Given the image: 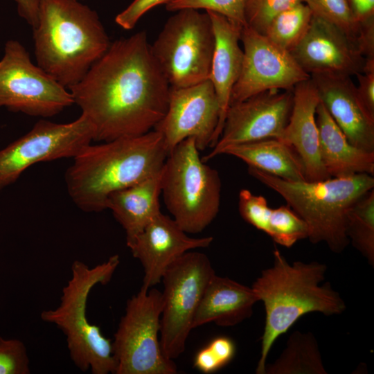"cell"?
Listing matches in <instances>:
<instances>
[{
	"label": "cell",
	"mask_w": 374,
	"mask_h": 374,
	"mask_svg": "<svg viewBox=\"0 0 374 374\" xmlns=\"http://www.w3.org/2000/svg\"><path fill=\"white\" fill-rule=\"evenodd\" d=\"M310 75L362 73L366 60L352 41L338 28L313 15L301 42L290 53Z\"/></svg>",
	"instance_id": "e0dca14e"
},
{
	"label": "cell",
	"mask_w": 374,
	"mask_h": 374,
	"mask_svg": "<svg viewBox=\"0 0 374 374\" xmlns=\"http://www.w3.org/2000/svg\"><path fill=\"white\" fill-rule=\"evenodd\" d=\"M220 118V106L209 79L185 87H170L168 105L154 130L163 138L168 153L188 138L199 151L211 147Z\"/></svg>",
	"instance_id": "9a60e30c"
},
{
	"label": "cell",
	"mask_w": 374,
	"mask_h": 374,
	"mask_svg": "<svg viewBox=\"0 0 374 374\" xmlns=\"http://www.w3.org/2000/svg\"><path fill=\"white\" fill-rule=\"evenodd\" d=\"M37 64L68 90L111 42L97 12L76 0H41L33 28Z\"/></svg>",
	"instance_id": "277c9868"
},
{
	"label": "cell",
	"mask_w": 374,
	"mask_h": 374,
	"mask_svg": "<svg viewBox=\"0 0 374 374\" xmlns=\"http://www.w3.org/2000/svg\"><path fill=\"white\" fill-rule=\"evenodd\" d=\"M119 263L117 254L93 267L80 260L73 261L71 276L62 288L60 305L40 314L42 321L54 324L66 336L69 356L82 372L90 370L93 374H115L112 342L98 326L89 322L87 305L93 287L108 283Z\"/></svg>",
	"instance_id": "8992f818"
},
{
	"label": "cell",
	"mask_w": 374,
	"mask_h": 374,
	"mask_svg": "<svg viewBox=\"0 0 374 374\" xmlns=\"http://www.w3.org/2000/svg\"><path fill=\"white\" fill-rule=\"evenodd\" d=\"M349 242L374 266V188L357 200L346 215Z\"/></svg>",
	"instance_id": "4316f807"
},
{
	"label": "cell",
	"mask_w": 374,
	"mask_h": 374,
	"mask_svg": "<svg viewBox=\"0 0 374 374\" xmlns=\"http://www.w3.org/2000/svg\"><path fill=\"white\" fill-rule=\"evenodd\" d=\"M92 141L93 127L82 114L67 123L39 121L25 135L0 150V190L15 182L31 166L73 159Z\"/></svg>",
	"instance_id": "7c38bea8"
},
{
	"label": "cell",
	"mask_w": 374,
	"mask_h": 374,
	"mask_svg": "<svg viewBox=\"0 0 374 374\" xmlns=\"http://www.w3.org/2000/svg\"><path fill=\"white\" fill-rule=\"evenodd\" d=\"M214 47L208 13L188 8L168 19L151 51L170 87H185L208 79Z\"/></svg>",
	"instance_id": "ba28073f"
},
{
	"label": "cell",
	"mask_w": 374,
	"mask_h": 374,
	"mask_svg": "<svg viewBox=\"0 0 374 374\" xmlns=\"http://www.w3.org/2000/svg\"><path fill=\"white\" fill-rule=\"evenodd\" d=\"M211 20L215 35V47L208 79L215 89L219 106L220 118L211 145L217 143L230 105L233 88L240 75L243 50L240 45L242 27L226 17L206 11Z\"/></svg>",
	"instance_id": "ffe728a7"
},
{
	"label": "cell",
	"mask_w": 374,
	"mask_h": 374,
	"mask_svg": "<svg viewBox=\"0 0 374 374\" xmlns=\"http://www.w3.org/2000/svg\"><path fill=\"white\" fill-rule=\"evenodd\" d=\"M213 240L212 236H188L172 218L161 212L126 244L143 267L141 287L149 290L161 282L165 271L175 260L192 249L208 247Z\"/></svg>",
	"instance_id": "2e32d148"
},
{
	"label": "cell",
	"mask_w": 374,
	"mask_h": 374,
	"mask_svg": "<svg viewBox=\"0 0 374 374\" xmlns=\"http://www.w3.org/2000/svg\"><path fill=\"white\" fill-rule=\"evenodd\" d=\"M161 170L140 182L112 193L108 197L107 209L111 210L114 218L124 229L126 244L161 213Z\"/></svg>",
	"instance_id": "603a6c76"
},
{
	"label": "cell",
	"mask_w": 374,
	"mask_h": 374,
	"mask_svg": "<svg viewBox=\"0 0 374 374\" xmlns=\"http://www.w3.org/2000/svg\"><path fill=\"white\" fill-rule=\"evenodd\" d=\"M258 299L251 287L215 274L208 283L193 321V329L213 322L234 326L249 318Z\"/></svg>",
	"instance_id": "44dd1931"
},
{
	"label": "cell",
	"mask_w": 374,
	"mask_h": 374,
	"mask_svg": "<svg viewBox=\"0 0 374 374\" xmlns=\"http://www.w3.org/2000/svg\"><path fill=\"white\" fill-rule=\"evenodd\" d=\"M248 172L282 196L305 221L308 238L312 243L324 242L337 253L342 252L350 242L346 231L348 209L374 188L373 176L364 173L316 181H293L252 167H248Z\"/></svg>",
	"instance_id": "5b68a950"
},
{
	"label": "cell",
	"mask_w": 374,
	"mask_h": 374,
	"mask_svg": "<svg viewBox=\"0 0 374 374\" xmlns=\"http://www.w3.org/2000/svg\"><path fill=\"white\" fill-rule=\"evenodd\" d=\"M312 17V12L306 3H298L276 15L268 24L263 35L291 53L307 33Z\"/></svg>",
	"instance_id": "484cf974"
},
{
	"label": "cell",
	"mask_w": 374,
	"mask_h": 374,
	"mask_svg": "<svg viewBox=\"0 0 374 374\" xmlns=\"http://www.w3.org/2000/svg\"><path fill=\"white\" fill-rule=\"evenodd\" d=\"M310 78L320 101L348 141L358 148L374 152V116L360 100L351 76L318 73Z\"/></svg>",
	"instance_id": "ac0fdd59"
},
{
	"label": "cell",
	"mask_w": 374,
	"mask_h": 374,
	"mask_svg": "<svg viewBox=\"0 0 374 374\" xmlns=\"http://www.w3.org/2000/svg\"><path fill=\"white\" fill-rule=\"evenodd\" d=\"M265 233L276 244L289 248L299 240L308 238V228L287 204L271 209Z\"/></svg>",
	"instance_id": "83f0119b"
},
{
	"label": "cell",
	"mask_w": 374,
	"mask_h": 374,
	"mask_svg": "<svg viewBox=\"0 0 374 374\" xmlns=\"http://www.w3.org/2000/svg\"><path fill=\"white\" fill-rule=\"evenodd\" d=\"M316 119L321 160L330 177L364 173L374 175V152L351 144L321 101Z\"/></svg>",
	"instance_id": "7402d4cb"
},
{
	"label": "cell",
	"mask_w": 374,
	"mask_h": 374,
	"mask_svg": "<svg viewBox=\"0 0 374 374\" xmlns=\"http://www.w3.org/2000/svg\"><path fill=\"white\" fill-rule=\"evenodd\" d=\"M240 42L243 60L230 104L269 90H292L310 78L290 52L249 26L242 27Z\"/></svg>",
	"instance_id": "4fadbf2b"
},
{
	"label": "cell",
	"mask_w": 374,
	"mask_h": 374,
	"mask_svg": "<svg viewBox=\"0 0 374 374\" xmlns=\"http://www.w3.org/2000/svg\"><path fill=\"white\" fill-rule=\"evenodd\" d=\"M161 195L172 219L186 233L204 231L216 217L222 183L218 172L205 163L194 138L177 144L163 166Z\"/></svg>",
	"instance_id": "52a82bcc"
},
{
	"label": "cell",
	"mask_w": 374,
	"mask_h": 374,
	"mask_svg": "<svg viewBox=\"0 0 374 374\" xmlns=\"http://www.w3.org/2000/svg\"><path fill=\"white\" fill-rule=\"evenodd\" d=\"M161 134H144L89 144L65 173L68 193L84 212L107 209L109 196L159 172L168 156Z\"/></svg>",
	"instance_id": "7a4b0ae2"
},
{
	"label": "cell",
	"mask_w": 374,
	"mask_h": 374,
	"mask_svg": "<svg viewBox=\"0 0 374 374\" xmlns=\"http://www.w3.org/2000/svg\"><path fill=\"white\" fill-rule=\"evenodd\" d=\"M70 91L35 64L17 40L0 59V107L32 116H54L73 104Z\"/></svg>",
	"instance_id": "8fae6325"
},
{
	"label": "cell",
	"mask_w": 374,
	"mask_h": 374,
	"mask_svg": "<svg viewBox=\"0 0 374 374\" xmlns=\"http://www.w3.org/2000/svg\"><path fill=\"white\" fill-rule=\"evenodd\" d=\"M304 0H244L247 25L264 34L270 21L280 12Z\"/></svg>",
	"instance_id": "4dcf8cb0"
},
{
	"label": "cell",
	"mask_w": 374,
	"mask_h": 374,
	"mask_svg": "<svg viewBox=\"0 0 374 374\" xmlns=\"http://www.w3.org/2000/svg\"><path fill=\"white\" fill-rule=\"evenodd\" d=\"M170 0H134L116 15L115 21L123 29H132L148 11L159 5L166 4Z\"/></svg>",
	"instance_id": "836d02e7"
},
{
	"label": "cell",
	"mask_w": 374,
	"mask_h": 374,
	"mask_svg": "<svg viewBox=\"0 0 374 374\" xmlns=\"http://www.w3.org/2000/svg\"><path fill=\"white\" fill-rule=\"evenodd\" d=\"M292 90H269L230 104L220 136L207 161L227 147L267 139H280L292 106Z\"/></svg>",
	"instance_id": "5bb4252c"
},
{
	"label": "cell",
	"mask_w": 374,
	"mask_h": 374,
	"mask_svg": "<svg viewBox=\"0 0 374 374\" xmlns=\"http://www.w3.org/2000/svg\"><path fill=\"white\" fill-rule=\"evenodd\" d=\"M292 97L290 117L280 139L292 146L300 157L307 181L328 179L321 160L316 119L320 99L310 78L294 87Z\"/></svg>",
	"instance_id": "d6986e66"
},
{
	"label": "cell",
	"mask_w": 374,
	"mask_h": 374,
	"mask_svg": "<svg viewBox=\"0 0 374 374\" xmlns=\"http://www.w3.org/2000/svg\"><path fill=\"white\" fill-rule=\"evenodd\" d=\"M304 3L310 8L313 15L338 28L357 47L359 26L347 0H304Z\"/></svg>",
	"instance_id": "f1b7e54d"
},
{
	"label": "cell",
	"mask_w": 374,
	"mask_h": 374,
	"mask_svg": "<svg viewBox=\"0 0 374 374\" xmlns=\"http://www.w3.org/2000/svg\"><path fill=\"white\" fill-rule=\"evenodd\" d=\"M226 365L219 354L210 345L199 350L194 359V366L204 373L215 372Z\"/></svg>",
	"instance_id": "d590c367"
},
{
	"label": "cell",
	"mask_w": 374,
	"mask_h": 374,
	"mask_svg": "<svg viewBox=\"0 0 374 374\" xmlns=\"http://www.w3.org/2000/svg\"><path fill=\"white\" fill-rule=\"evenodd\" d=\"M235 157L252 167L280 179L305 181L303 163L294 149L278 139H267L233 145L222 154Z\"/></svg>",
	"instance_id": "cb8c5ba5"
},
{
	"label": "cell",
	"mask_w": 374,
	"mask_h": 374,
	"mask_svg": "<svg viewBox=\"0 0 374 374\" xmlns=\"http://www.w3.org/2000/svg\"><path fill=\"white\" fill-rule=\"evenodd\" d=\"M76 1H83V0H76Z\"/></svg>",
	"instance_id": "f35d334b"
},
{
	"label": "cell",
	"mask_w": 374,
	"mask_h": 374,
	"mask_svg": "<svg viewBox=\"0 0 374 374\" xmlns=\"http://www.w3.org/2000/svg\"><path fill=\"white\" fill-rule=\"evenodd\" d=\"M317 339L310 332H294L280 355L266 364L264 374H326Z\"/></svg>",
	"instance_id": "d4e9b609"
},
{
	"label": "cell",
	"mask_w": 374,
	"mask_h": 374,
	"mask_svg": "<svg viewBox=\"0 0 374 374\" xmlns=\"http://www.w3.org/2000/svg\"><path fill=\"white\" fill-rule=\"evenodd\" d=\"M162 293L141 287L127 300L112 342L115 374H175L172 359L163 353L159 334Z\"/></svg>",
	"instance_id": "9c48e42d"
},
{
	"label": "cell",
	"mask_w": 374,
	"mask_h": 374,
	"mask_svg": "<svg viewBox=\"0 0 374 374\" xmlns=\"http://www.w3.org/2000/svg\"><path fill=\"white\" fill-rule=\"evenodd\" d=\"M326 270L325 264L317 261L290 264L275 249L273 266L262 271L251 287L265 311L257 374H264L266 360L275 341L299 318L310 312L332 316L346 310L344 301L330 283L321 285Z\"/></svg>",
	"instance_id": "3957f363"
},
{
	"label": "cell",
	"mask_w": 374,
	"mask_h": 374,
	"mask_svg": "<svg viewBox=\"0 0 374 374\" xmlns=\"http://www.w3.org/2000/svg\"><path fill=\"white\" fill-rule=\"evenodd\" d=\"M30 373V360L24 342L0 337V374Z\"/></svg>",
	"instance_id": "1f68e13d"
},
{
	"label": "cell",
	"mask_w": 374,
	"mask_h": 374,
	"mask_svg": "<svg viewBox=\"0 0 374 374\" xmlns=\"http://www.w3.org/2000/svg\"><path fill=\"white\" fill-rule=\"evenodd\" d=\"M170 12L182 9L204 10L222 15L241 26H247L244 0H170L166 4Z\"/></svg>",
	"instance_id": "f546056e"
},
{
	"label": "cell",
	"mask_w": 374,
	"mask_h": 374,
	"mask_svg": "<svg viewBox=\"0 0 374 374\" xmlns=\"http://www.w3.org/2000/svg\"><path fill=\"white\" fill-rule=\"evenodd\" d=\"M358 24L374 20V0H347Z\"/></svg>",
	"instance_id": "8d00e7d4"
},
{
	"label": "cell",
	"mask_w": 374,
	"mask_h": 374,
	"mask_svg": "<svg viewBox=\"0 0 374 374\" xmlns=\"http://www.w3.org/2000/svg\"><path fill=\"white\" fill-rule=\"evenodd\" d=\"M19 15L33 28L38 21L41 0H15Z\"/></svg>",
	"instance_id": "74e56055"
},
{
	"label": "cell",
	"mask_w": 374,
	"mask_h": 374,
	"mask_svg": "<svg viewBox=\"0 0 374 374\" xmlns=\"http://www.w3.org/2000/svg\"><path fill=\"white\" fill-rule=\"evenodd\" d=\"M215 274L206 254L189 251L169 265L161 282L163 308L160 319V344L170 359L185 350L193 321L204 292Z\"/></svg>",
	"instance_id": "30bf717a"
},
{
	"label": "cell",
	"mask_w": 374,
	"mask_h": 374,
	"mask_svg": "<svg viewBox=\"0 0 374 374\" xmlns=\"http://www.w3.org/2000/svg\"><path fill=\"white\" fill-rule=\"evenodd\" d=\"M170 86L145 31L111 42L70 91L93 130V141L144 134L164 116Z\"/></svg>",
	"instance_id": "6da1fadb"
},
{
	"label": "cell",
	"mask_w": 374,
	"mask_h": 374,
	"mask_svg": "<svg viewBox=\"0 0 374 374\" xmlns=\"http://www.w3.org/2000/svg\"><path fill=\"white\" fill-rule=\"evenodd\" d=\"M271 208L266 198L242 189L238 195V211L242 218L257 229L266 233Z\"/></svg>",
	"instance_id": "d6a6232c"
},
{
	"label": "cell",
	"mask_w": 374,
	"mask_h": 374,
	"mask_svg": "<svg viewBox=\"0 0 374 374\" xmlns=\"http://www.w3.org/2000/svg\"><path fill=\"white\" fill-rule=\"evenodd\" d=\"M355 76L358 96L366 109L374 116V60H366L364 71Z\"/></svg>",
	"instance_id": "e575fe53"
}]
</instances>
